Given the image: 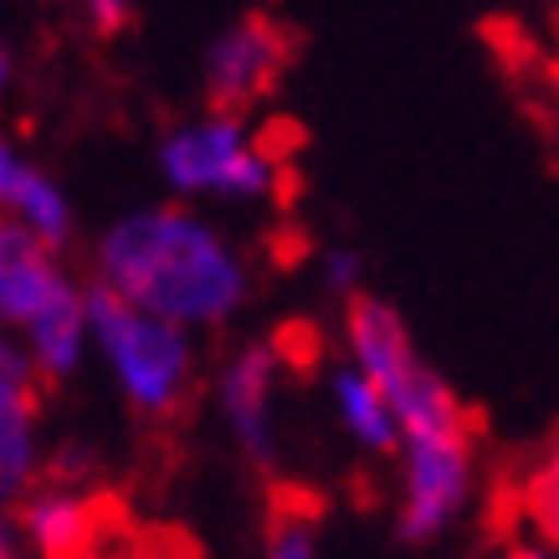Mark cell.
<instances>
[{"label": "cell", "instance_id": "obj_16", "mask_svg": "<svg viewBox=\"0 0 559 559\" xmlns=\"http://www.w3.org/2000/svg\"><path fill=\"white\" fill-rule=\"evenodd\" d=\"M16 83V51H11V41L0 36V93Z\"/></svg>", "mask_w": 559, "mask_h": 559}, {"label": "cell", "instance_id": "obj_8", "mask_svg": "<svg viewBox=\"0 0 559 559\" xmlns=\"http://www.w3.org/2000/svg\"><path fill=\"white\" fill-rule=\"evenodd\" d=\"M0 216H5L11 231L41 241L51 252L72 237L68 190L57 186L36 159H26L11 139H0Z\"/></svg>", "mask_w": 559, "mask_h": 559}, {"label": "cell", "instance_id": "obj_6", "mask_svg": "<svg viewBox=\"0 0 559 559\" xmlns=\"http://www.w3.org/2000/svg\"><path fill=\"white\" fill-rule=\"evenodd\" d=\"M277 385H283L277 344H241L216 370V411L252 467L277 462Z\"/></svg>", "mask_w": 559, "mask_h": 559}, {"label": "cell", "instance_id": "obj_14", "mask_svg": "<svg viewBox=\"0 0 559 559\" xmlns=\"http://www.w3.org/2000/svg\"><path fill=\"white\" fill-rule=\"evenodd\" d=\"M323 283L334 293H344V298H355L359 288V257L349 252V247H329L323 252Z\"/></svg>", "mask_w": 559, "mask_h": 559}, {"label": "cell", "instance_id": "obj_4", "mask_svg": "<svg viewBox=\"0 0 559 559\" xmlns=\"http://www.w3.org/2000/svg\"><path fill=\"white\" fill-rule=\"evenodd\" d=\"M159 175L186 205H267L283 190V159L247 114H201L159 139Z\"/></svg>", "mask_w": 559, "mask_h": 559}, {"label": "cell", "instance_id": "obj_18", "mask_svg": "<svg viewBox=\"0 0 559 559\" xmlns=\"http://www.w3.org/2000/svg\"><path fill=\"white\" fill-rule=\"evenodd\" d=\"M555 150H559V108H555Z\"/></svg>", "mask_w": 559, "mask_h": 559}, {"label": "cell", "instance_id": "obj_3", "mask_svg": "<svg viewBox=\"0 0 559 559\" xmlns=\"http://www.w3.org/2000/svg\"><path fill=\"white\" fill-rule=\"evenodd\" d=\"M87 313H93V355L114 374L123 406L144 421L180 416L190 390H195V374H201L195 334L170 319H154V313L123 304L103 288H93Z\"/></svg>", "mask_w": 559, "mask_h": 559}, {"label": "cell", "instance_id": "obj_2", "mask_svg": "<svg viewBox=\"0 0 559 559\" xmlns=\"http://www.w3.org/2000/svg\"><path fill=\"white\" fill-rule=\"evenodd\" d=\"M93 288L72 277L51 247L5 231L0 241V334L32 355L41 380H68L93 355Z\"/></svg>", "mask_w": 559, "mask_h": 559}, {"label": "cell", "instance_id": "obj_11", "mask_svg": "<svg viewBox=\"0 0 559 559\" xmlns=\"http://www.w3.org/2000/svg\"><path fill=\"white\" fill-rule=\"evenodd\" d=\"M524 513H528V524H534V539L559 559V452H549L524 477Z\"/></svg>", "mask_w": 559, "mask_h": 559}, {"label": "cell", "instance_id": "obj_15", "mask_svg": "<svg viewBox=\"0 0 559 559\" xmlns=\"http://www.w3.org/2000/svg\"><path fill=\"white\" fill-rule=\"evenodd\" d=\"M26 528H21V513H11V503H0V559H26Z\"/></svg>", "mask_w": 559, "mask_h": 559}, {"label": "cell", "instance_id": "obj_17", "mask_svg": "<svg viewBox=\"0 0 559 559\" xmlns=\"http://www.w3.org/2000/svg\"><path fill=\"white\" fill-rule=\"evenodd\" d=\"M503 559H555V555H549L539 539H519V544H509V555Z\"/></svg>", "mask_w": 559, "mask_h": 559}, {"label": "cell", "instance_id": "obj_19", "mask_svg": "<svg viewBox=\"0 0 559 559\" xmlns=\"http://www.w3.org/2000/svg\"><path fill=\"white\" fill-rule=\"evenodd\" d=\"M5 231H11V226H5V216H0V241H5Z\"/></svg>", "mask_w": 559, "mask_h": 559}, {"label": "cell", "instance_id": "obj_10", "mask_svg": "<svg viewBox=\"0 0 559 559\" xmlns=\"http://www.w3.org/2000/svg\"><path fill=\"white\" fill-rule=\"evenodd\" d=\"M323 390H329V411H334L344 441H355L359 452H370V457H395L401 452L395 406H390V395L374 385L370 374L355 370L349 359H340L329 370V385Z\"/></svg>", "mask_w": 559, "mask_h": 559}, {"label": "cell", "instance_id": "obj_9", "mask_svg": "<svg viewBox=\"0 0 559 559\" xmlns=\"http://www.w3.org/2000/svg\"><path fill=\"white\" fill-rule=\"evenodd\" d=\"M21 528L41 559H83L98 539V503L78 483H51L26 498Z\"/></svg>", "mask_w": 559, "mask_h": 559}, {"label": "cell", "instance_id": "obj_7", "mask_svg": "<svg viewBox=\"0 0 559 559\" xmlns=\"http://www.w3.org/2000/svg\"><path fill=\"white\" fill-rule=\"evenodd\" d=\"M36 365L11 334H0V503L32 498L41 477V406Z\"/></svg>", "mask_w": 559, "mask_h": 559}, {"label": "cell", "instance_id": "obj_5", "mask_svg": "<svg viewBox=\"0 0 559 559\" xmlns=\"http://www.w3.org/2000/svg\"><path fill=\"white\" fill-rule=\"evenodd\" d=\"M293 41L283 32V21L272 16H241L226 32H216V41L205 47L201 83L211 108L221 114H247L262 98L277 93L283 72H288Z\"/></svg>", "mask_w": 559, "mask_h": 559}, {"label": "cell", "instance_id": "obj_13", "mask_svg": "<svg viewBox=\"0 0 559 559\" xmlns=\"http://www.w3.org/2000/svg\"><path fill=\"white\" fill-rule=\"evenodd\" d=\"M72 11L93 26V32H123L129 16H134V0H72Z\"/></svg>", "mask_w": 559, "mask_h": 559}, {"label": "cell", "instance_id": "obj_1", "mask_svg": "<svg viewBox=\"0 0 559 559\" xmlns=\"http://www.w3.org/2000/svg\"><path fill=\"white\" fill-rule=\"evenodd\" d=\"M98 288L190 334L231 323L252 298V262L195 205H144L114 221L93 252Z\"/></svg>", "mask_w": 559, "mask_h": 559}, {"label": "cell", "instance_id": "obj_12", "mask_svg": "<svg viewBox=\"0 0 559 559\" xmlns=\"http://www.w3.org/2000/svg\"><path fill=\"white\" fill-rule=\"evenodd\" d=\"M262 559H323V534L313 513H277L262 539Z\"/></svg>", "mask_w": 559, "mask_h": 559}]
</instances>
